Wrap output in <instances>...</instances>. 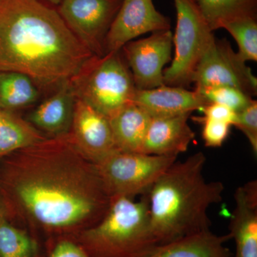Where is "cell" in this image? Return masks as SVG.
Returning <instances> with one entry per match:
<instances>
[{
	"mask_svg": "<svg viewBox=\"0 0 257 257\" xmlns=\"http://www.w3.org/2000/svg\"><path fill=\"white\" fill-rule=\"evenodd\" d=\"M0 196L8 221L40 240L47 255L99 222L111 202L95 164L68 135L0 158Z\"/></svg>",
	"mask_w": 257,
	"mask_h": 257,
	"instance_id": "obj_1",
	"label": "cell"
},
{
	"mask_svg": "<svg viewBox=\"0 0 257 257\" xmlns=\"http://www.w3.org/2000/svg\"><path fill=\"white\" fill-rule=\"evenodd\" d=\"M92 56L55 10L39 0H0V71L58 87Z\"/></svg>",
	"mask_w": 257,
	"mask_h": 257,
	"instance_id": "obj_2",
	"label": "cell"
},
{
	"mask_svg": "<svg viewBox=\"0 0 257 257\" xmlns=\"http://www.w3.org/2000/svg\"><path fill=\"white\" fill-rule=\"evenodd\" d=\"M206 161L202 152L176 161L144 194L159 244L210 229L208 211L222 201L224 186L205 179Z\"/></svg>",
	"mask_w": 257,
	"mask_h": 257,
	"instance_id": "obj_3",
	"label": "cell"
},
{
	"mask_svg": "<svg viewBox=\"0 0 257 257\" xmlns=\"http://www.w3.org/2000/svg\"><path fill=\"white\" fill-rule=\"evenodd\" d=\"M89 257H147L159 246L152 232L146 197H111L99 222L74 240Z\"/></svg>",
	"mask_w": 257,
	"mask_h": 257,
	"instance_id": "obj_4",
	"label": "cell"
},
{
	"mask_svg": "<svg viewBox=\"0 0 257 257\" xmlns=\"http://www.w3.org/2000/svg\"><path fill=\"white\" fill-rule=\"evenodd\" d=\"M69 82L76 99L108 118L133 102L137 91L121 50L92 56Z\"/></svg>",
	"mask_w": 257,
	"mask_h": 257,
	"instance_id": "obj_5",
	"label": "cell"
},
{
	"mask_svg": "<svg viewBox=\"0 0 257 257\" xmlns=\"http://www.w3.org/2000/svg\"><path fill=\"white\" fill-rule=\"evenodd\" d=\"M177 27L173 35L174 60L164 70V84L186 88L192 83L194 72L214 35L194 0H174Z\"/></svg>",
	"mask_w": 257,
	"mask_h": 257,
	"instance_id": "obj_6",
	"label": "cell"
},
{
	"mask_svg": "<svg viewBox=\"0 0 257 257\" xmlns=\"http://www.w3.org/2000/svg\"><path fill=\"white\" fill-rule=\"evenodd\" d=\"M177 157L116 152L95 164L111 197L146 194Z\"/></svg>",
	"mask_w": 257,
	"mask_h": 257,
	"instance_id": "obj_7",
	"label": "cell"
},
{
	"mask_svg": "<svg viewBox=\"0 0 257 257\" xmlns=\"http://www.w3.org/2000/svg\"><path fill=\"white\" fill-rule=\"evenodd\" d=\"M192 83L197 90L226 86L239 89L251 97L257 93V79L251 69L233 50L229 42L216 37L199 61Z\"/></svg>",
	"mask_w": 257,
	"mask_h": 257,
	"instance_id": "obj_8",
	"label": "cell"
},
{
	"mask_svg": "<svg viewBox=\"0 0 257 257\" xmlns=\"http://www.w3.org/2000/svg\"><path fill=\"white\" fill-rule=\"evenodd\" d=\"M122 0H62L58 13L93 55H105V40Z\"/></svg>",
	"mask_w": 257,
	"mask_h": 257,
	"instance_id": "obj_9",
	"label": "cell"
},
{
	"mask_svg": "<svg viewBox=\"0 0 257 257\" xmlns=\"http://www.w3.org/2000/svg\"><path fill=\"white\" fill-rule=\"evenodd\" d=\"M173 34L169 30L155 32L147 38L127 42L121 48L135 87L139 90L163 85L164 67L170 62Z\"/></svg>",
	"mask_w": 257,
	"mask_h": 257,
	"instance_id": "obj_10",
	"label": "cell"
},
{
	"mask_svg": "<svg viewBox=\"0 0 257 257\" xmlns=\"http://www.w3.org/2000/svg\"><path fill=\"white\" fill-rule=\"evenodd\" d=\"M170 28V19L155 8L152 0H122L106 35L105 52L121 50L144 34Z\"/></svg>",
	"mask_w": 257,
	"mask_h": 257,
	"instance_id": "obj_11",
	"label": "cell"
},
{
	"mask_svg": "<svg viewBox=\"0 0 257 257\" xmlns=\"http://www.w3.org/2000/svg\"><path fill=\"white\" fill-rule=\"evenodd\" d=\"M67 135L77 150L94 164L119 152L109 118L79 99H76L73 119Z\"/></svg>",
	"mask_w": 257,
	"mask_h": 257,
	"instance_id": "obj_12",
	"label": "cell"
},
{
	"mask_svg": "<svg viewBox=\"0 0 257 257\" xmlns=\"http://www.w3.org/2000/svg\"><path fill=\"white\" fill-rule=\"evenodd\" d=\"M230 216L229 236L235 243L233 257H257V182L236 189Z\"/></svg>",
	"mask_w": 257,
	"mask_h": 257,
	"instance_id": "obj_13",
	"label": "cell"
},
{
	"mask_svg": "<svg viewBox=\"0 0 257 257\" xmlns=\"http://www.w3.org/2000/svg\"><path fill=\"white\" fill-rule=\"evenodd\" d=\"M133 102L151 117L192 114V111H200L209 104L197 90L189 91L186 88L166 84L145 90L137 89Z\"/></svg>",
	"mask_w": 257,
	"mask_h": 257,
	"instance_id": "obj_14",
	"label": "cell"
},
{
	"mask_svg": "<svg viewBox=\"0 0 257 257\" xmlns=\"http://www.w3.org/2000/svg\"><path fill=\"white\" fill-rule=\"evenodd\" d=\"M190 115L152 117L141 153L177 157L187 152L195 138L188 123Z\"/></svg>",
	"mask_w": 257,
	"mask_h": 257,
	"instance_id": "obj_15",
	"label": "cell"
},
{
	"mask_svg": "<svg viewBox=\"0 0 257 257\" xmlns=\"http://www.w3.org/2000/svg\"><path fill=\"white\" fill-rule=\"evenodd\" d=\"M75 102L70 82L66 81L52 96L32 111L26 120L47 138L64 136L70 130Z\"/></svg>",
	"mask_w": 257,
	"mask_h": 257,
	"instance_id": "obj_16",
	"label": "cell"
},
{
	"mask_svg": "<svg viewBox=\"0 0 257 257\" xmlns=\"http://www.w3.org/2000/svg\"><path fill=\"white\" fill-rule=\"evenodd\" d=\"M230 239L206 230L159 245L147 257H233L226 246Z\"/></svg>",
	"mask_w": 257,
	"mask_h": 257,
	"instance_id": "obj_17",
	"label": "cell"
},
{
	"mask_svg": "<svg viewBox=\"0 0 257 257\" xmlns=\"http://www.w3.org/2000/svg\"><path fill=\"white\" fill-rule=\"evenodd\" d=\"M118 151L141 153L152 117L132 102L109 118Z\"/></svg>",
	"mask_w": 257,
	"mask_h": 257,
	"instance_id": "obj_18",
	"label": "cell"
},
{
	"mask_svg": "<svg viewBox=\"0 0 257 257\" xmlns=\"http://www.w3.org/2000/svg\"><path fill=\"white\" fill-rule=\"evenodd\" d=\"M39 97L37 84L28 75L0 71V110L15 112L35 104Z\"/></svg>",
	"mask_w": 257,
	"mask_h": 257,
	"instance_id": "obj_19",
	"label": "cell"
},
{
	"mask_svg": "<svg viewBox=\"0 0 257 257\" xmlns=\"http://www.w3.org/2000/svg\"><path fill=\"white\" fill-rule=\"evenodd\" d=\"M46 138L16 113L0 110V158Z\"/></svg>",
	"mask_w": 257,
	"mask_h": 257,
	"instance_id": "obj_20",
	"label": "cell"
},
{
	"mask_svg": "<svg viewBox=\"0 0 257 257\" xmlns=\"http://www.w3.org/2000/svg\"><path fill=\"white\" fill-rule=\"evenodd\" d=\"M211 31L238 18H257V0H194Z\"/></svg>",
	"mask_w": 257,
	"mask_h": 257,
	"instance_id": "obj_21",
	"label": "cell"
},
{
	"mask_svg": "<svg viewBox=\"0 0 257 257\" xmlns=\"http://www.w3.org/2000/svg\"><path fill=\"white\" fill-rule=\"evenodd\" d=\"M0 257H47L46 248L28 230L0 221Z\"/></svg>",
	"mask_w": 257,
	"mask_h": 257,
	"instance_id": "obj_22",
	"label": "cell"
},
{
	"mask_svg": "<svg viewBox=\"0 0 257 257\" xmlns=\"http://www.w3.org/2000/svg\"><path fill=\"white\" fill-rule=\"evenodd\" d=\"M224 29L233 37L239 47L237 54L245 62L257 61V18H238L225 23Z\"/></svg>",
	"mask_w": 257,
	"mask_h": 257,
	"instance_id": "obj_23",
	"label": "cell"
},
{
	"mask_svg": "<svg viewBox=\"0 0 257 257\" xmlns=\"http://www.w3.org/2000/svg\"><path fill=\"white\" fill-rule=\"evenodd\" d=\"M197 91L202 94L208 102L222 104L236 113L242 111L253 101L251 96L240 89L226 86L207 88Z\"/></svg>",
	"mask_w": 257,
	"mask_h": 257,
	"instance_id": "obj_24",
	"label": "cell"
},
{
	"mask_svg": "<svg viewBox=\"0 0 257 257\" xmlns=\"http://www.w3.org/2000/svg\"><path fill=\"white\" fill-rule=\"evenodd\" d=\"M192 119L202 125V136L207 147H221L230 133L231 125L205 116H193Z\"/></svg>",
	"mask_w": 257,
	"mask_h": 257,
	"instance_id": "obj_25",
	"label": "cell"
},
{
	"mask_svg": "<svg viewBox=\"0 0 257 257\" xmlns=\"http://www.w3.org/2000/svg\"><path fill=\"white\" fill-rule=\"evenodd\" d=\"M237 121L234 125L244 135L251 145L253 154L257 155V101L252 102L242 111L236 113Z\"/></svg>",
	"mask_w": 257,
	"mask_h": 257,
	"instance_id": "obj_26",
	"label": "cell"
},
{
	"mask_svg": "<svg viewBox=\"0 0 257 257\" xmlns=\"http://www.w3.org/2000/svg\"><path fill=\"white\" fill-rule=\"evenodd\" d=\"M200 111L205 117L227 123L231 126H234L237 121V114L234 111L217 103H209Z\"/></svg>",
	"mask_w": 257,
	"mask_h": 257,
	"instance_id": "obj_27",
	"label": "cell"
},
{
	"mask_svg": "<svg viewBox=\"0 0 257 257\" xmlns=\"http://www.w3.org/2000/svg\"><path fill=\"white\" fill-rule=\"evenodd\" d=\"M47 257H89L72 240H62L52 248Z\"/></svg>",
	"mask_w": 257,
	"mask_h": 257,
	"instance_id": "obj_28",
	"label": "cell"
},
{
	"mask_svg": "<svg viewBox=\"0 0 257 257\" xmlns=\"http://www.w3.org/2000/svg\"><path fill=\"white\" fill-rule=\"evenodd\" d=\"M8 210L1 196H0V221L3 219H8Z\"/></svg>",
	"mask_w": 257,
	"mask_h": 257,
	"instance_id": "obj_29",
	"label": "cell"
},
{
	"mask_svg": "<svg viewBox=\"0 0 257 257\" xmlns=\"http://www.w3.org/2000/svg\"><path fill=\"white\" fill-rule=\"evenodd\" d=\"M45 1L48 2L51 4L57 5H60L62 0H45Z\"/></svg>",
	"mask_w": 257,
	"mask_h": 257,
	"instance_id": "obj_30",
	"label": "cell"
}]
</instances>
